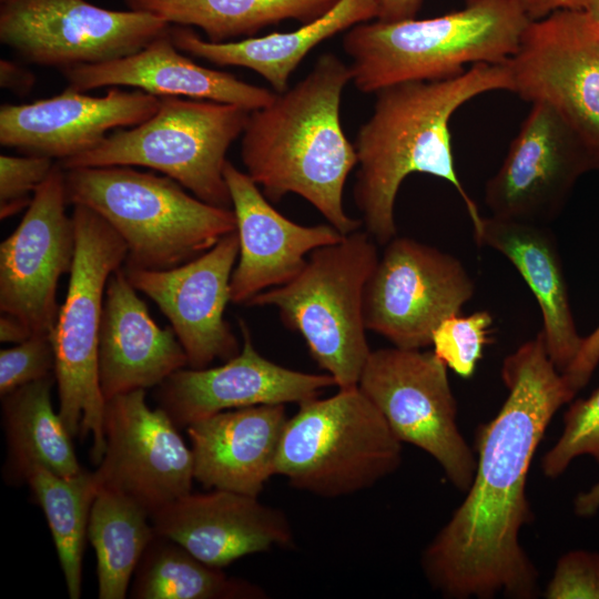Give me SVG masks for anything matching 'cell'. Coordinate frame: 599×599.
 Segmentation results:
<instances>
[{"label":"cell","mask_w":599,"mask_h":599,"mask_svg":"<svg viewBox=\"0 0 599 599\" xmlns=\"http://www.w3.org/2000/svg\"><path fill=\"white\" fill-rule=\"evenodd\" d=\"M529 22L518 0H465L461 9L434 18L359 23L344 34L343 49L354 85L376 93L400 82L454 78L467 64L504 63Z\"/></svg>","instance_id":"cell-4"},{"label":"cell","mask_w":599,"mask_h":599,"mask_svg":"<svg viewBox=\"0 0 599 599\" xmlns=\"http://www.w3.org/2000/svg\"><path fill=\"white\" fill-rule=\"evenodd\" d=\"M501 378L508 395L477 428L467 495L422 555L426 579L447 598L532 599L538 590V570L519 539L532 517L527 475L554 415L576 394L550 359L541 331L504 359Z\"/></svg>","instance_id":"cell-1"},{"label":"cell","mask_w":599,"mask_h":599,"mask_svg":"<svg viewBox=\"0 0 599 599\" xmlns=\"http://www.w3.org/2000/svg\"><path fill=\"white\" fill-rule=\"evenodd\" d=\"M54 383L52 374L1 397L7 441L3 473L12 483H26L33 466L62 477L82 470L72 445L73 437L52 405Z\"/></svg>","instance_id":"cell-27"},{"label":"cell","mask_w":599,"mask_h":599,"mask_svg":"<svg viewBox=\"0 0 599 599\" xmlns=\"http://www.w3.org/2000/svg\"><path fill=\"white\" fill-rule=\"evenodd\" d=\"M506 64L510 92L557 111L599 170V20L587 10H559L530 21Z\"/></svg>","instance_id":"cell-11"},{"label":"cell","mask_w":599,"mask_h":599,"mask_svg":"<svg viewBox=\"0 0 599 599\" xmlns=\"http://www.w3.org/2000/svg\"><path fill=\"white\" fill-rule=\"evenodd\" d=\"M385 246L365 288V326L395 347L422 349L470 301L474 280L457 257L412 237Z\"/></svg>","instance_id":"cell-13"},{"label":"cell","mask_w":599,"mask_h":599,"mask_svg":"<svg viewBox=\"0 0 599 599\" xmlns=\"http://www.w3.org/2000/svg\"><path fill=\"white\" fill-rule=\"evenodd\" d=\"M55 163L41 155L0 156V219L28 209L38 186L47 179Z\"/></svg>","instance_id":"cell-35"},{"label":"cell","mask_w":599,"mask_h":599,"mask_svg":"<svg viewBox=\"0 0 599 599\" xmlns=\"http://www.w3.org/2000/svg\"><path fill=\"white\" fill-rule=\"evenodd\" d=\"M151 521L156 535L221 569L244 556L293 542L291 524L282 510L229 490L189 493L154 512Z\"/></svg>","instance_id":"cell-21"},{"label":"cell","mask_w":599,"mask_h":599,"mask_svg":"<svg viewBox=\"0 0 599 599\" xmlns=\"http://www.w3.org/2000/svg\"><path fill=\"white\" fill-rule=\"evenodd\" d=\"M374 241L368 232L357 230L316 248L294 278L246 303L275 307L283 324L303 337L313 359L338 388L357 386L372 352L364 294L379 260Z\"/></svg>","instance_id":"cell-6"},{"label":"cell","mask_w":599,"mask_h":599,"mask_svg":"<svg viewBox=\"0 0 599 599\" xmlns=\"http://www.w3.org/2000/svg\"><path fill=\"white\" fill-rule=\"evenodd\" d=\"M376 18L375 0H341L324 16L288 32L226 42L204 40L191 27L184 26L171 27L170 33L180 51L216 65L250 69L264 78L275 93H282L290 88L293 72L315 47Z\"/></svg>","instance_id":"cell-26"},{"label":"cell","mask_w":599,"mask_h":599,"mask_svg":"<svg viewBox=\"0 0 599 599\" xmlns=\"http://www.w3.org/2000/svg\"><path fill=\"white\" fill-rule=\"evenodd\" d=\"M502 254L519 272L539 305L548 355L562 373L576 358L583 337L573 319L557 240L544 224L483 216L475 237Z\"/></svg>","instance_id":"cell-25"},{"label":"cell","mask_w":599,"mask_h":599,"mask_svg":"<svg viewBox=\"0 0 599 599\" xmlns=\"http://www.w3.org/2000/svg\"><path fill=\"white\" fill-rule=\"evenodd\" d=\"M349 81V65L334 53L322 54L305 78L250 112L241 142L246 173L268 201L297 194L343 235L363 224L343 204L346 180L358 163L339 118Z\"/></svg>","instance_id":"cell-3"},{"label":"cell","mask_w":599,"mask_h":599,"mask_svg":"<svg viewBox=\"0 0 599 599\" xmlns=\"http://www.w3.org/2000/svg\"><path fill=\"white\" fill-rule=\"evenodd\" d=\"M250 110L210 100L161 97L144 122L109 133L94 148L59 161L64 170L145 166L209 204L232 209L224 179L226 153L243 133Z\"/></svg>","instance_id":"cell-9"},{"label":"cell","mask_w":599,"mask_h":599,"mask_svg":"<svg viewBox=\"0 0 599 599\" xmlns=\"http://www.w3.org/2000/svg\"><path fill=\"white\" fill-rule=\"evenodd\" d=\"M123 266L105 287L99 334V383L106 400L159 386L187 365L172 328L160 327L139 297Z\"/></svg>","instance_id":"cell-22"},{"label":"cell","mask_w":599,"mask_h":599,"mask_svg":"<svg viewBox=\"0 0 599 599\" xmlns=\"http://www.w3.org/2000/svg\"><path fill=\"white\" fill-rule=\"evenodd\" d=\"M135 599H264L267 593L247 580L230 577L172 539L155 535L134 572Z\"/></svg>","instance_id":"cell-30"},{"label":"cell","mask_w":599,"mask_h":599,"mask_svg":"<svg viewBox=\"0 0 599 599\" xmlns=\"http://www.w3.org/2000/svg\"><path fill=\"white\" fill-rule=\"evenodd\" d=\"M155 531L149 512L123 493L100 488L92 504L88 538L97 557L100 599H124Z\"/></svg>","instance_id":"cell-29"},{"label":"cell","mask_w":599,"mask_h":599,"mask_svg":"<svg viewBox=\"0 0 599 599\" xmlns=\"http://www.w3.org/2000/svg\"><path fill=\"white\" fill-rule=\"evenodd\" d=\"M590 170H597L591 155L560 114L546 103H531L485 185V204L493 216L547 225Z\"/></svg>","instance_id":"cell-16"},{"label":"cell","mask_w":599,"mask_h":599,"mask_svg":"<svg viewBox=\"0 0 599 599\" xmlns=\"http://www.w3.org/2000/svg\"><path fill=\"white\" fill-rule=\"evenodd\" d=\"M573 511L582 518L592 517L599 511V481L576 495Z\"/></svg>","instance_id":"cell-41"},{"label":"cell","mask_w":599,"mask_h":599,"mask_svg":"<svg viewBox=\"0 0 599 599\" xmlns=\"http://www.w3.org/2000/svg\"><path fill=\"white\" fill-rule=\"evenodd\" d=\"M530 21L559 10H588L596 0H518Z\"/></svg>","instance_id":"cell-38"},{"label":"cell","mask_w":599,"mask_h":599,"mask_svg":"<svg viewBox=\"0 0 599 599\" xmlns=\"http://www.w3.org/2000/svg\"><path fill=\"white\" fill-rule=\"evenodd\" d=\"M240 242L231 277V302L245 304L255 295L294 278L314 250L336 243L343 234L331 224H297L273 207L256 183L230 161L224 167Z\"/></svg>","instance_id":"cell-20"},{"label":"cell","mask_w":599,"mask_h":599,"mask_svg":"<svg viewBox=\"0 0 599 599\" xmlns=\"http://www.w3.org/2000/svg\"><path fill=\"white\" fill-rule=\"evenodd\" d=\"M511 91L504 63H478L454 78L409 81L378 90L369 119L359 128L355 149L358 171L354 200L366 232L386 245L396 236L395 201L412 173L445 180L455 187L470 217L475 237L483 216L457 174L449 121L471 99Z\"/></svg>","instance_id":"cell-2"},{"label":"cell","mask_w":599,"mask_h":599,"mask_svg":"<svg viewBox=\"0 0 599 599\" xmlns=\"http://www.w3.org/2000/svg\"><path fill=\"white\" fill-rule=\"evenodd\" d=\"M544 597L599 599V554L585 549L564 554L556 564Z\"/></svg>","instance_id":"cell-36"},{"label":"cell","mask_w":599,"mask_h":599,"mask_svg":"<svg viewBox=\"0 0 599 599\" xmlns=\"http://www.w3.org/2000/svg\"><path fill=\"white\" fill-rule=\"evenodd\" d=\"M599 364V326L583 337L580 351L573 362L561 373L567 385L577 394L587 385Z\"/></svg>","instance_id":"cell-37"},{"label":"cell","mask_w":599,"mask_h":599,"mask_svg":"<svg viewBox=\"0 0 599 599\" xmlns=\"http://www.w3.org/2000/svg\"><path fill=\"white\" fill-rule=\"evenodd\" d=\"M33 73L7 59L0 61V84L18 94H27L34 85Z\"/></svg>","instance_id":"cell-39"},{"label":"cell","mask_w":599,"mask_h":599,"mask_svg":"<svg viewBox=\"0 0 599 599\" xmlns=\"http://www.w3.org/2000/svg\"><path fill=\"white\" fill-rule=\"evenodd\" d=\"M75 252L65 300L52 342L59 415L72 437L92 436L90 456L98 465L105 450V399L99 383V334L105 287L125 262L120 235L97 212L73 205Z\"/></svg>","instance_id":"cell-7"},{"label":"cell","mask_w":599,"mask_h":599,"mask_svg":"<svg viewBox=\"0 0 599 599\" xmlns=\"http://www.w3.org/2000/svg\"><path fill=\"white\" fill-rule=\"evenodd\" d=\"M298 405L275 463V475L296 489L337 498L370 488L399 467L402 443L358 386Z\"/></svg>","instance_id":"cell-8"},{"label":"cell","mask_w":599,"mask_h":599,"mask_svg":"<svg viewBox=\"0 0 599 599\" xmlns=\"http://www.w3.org/2000/svg\"><path fill=\"white\" fill-rule=\"evenodd\" d=\"M588 455L599 464V388L575 400L564 415V429L544 455L541 470L548 478L564 474L571 461Z\"/></svg>","instance_id":"cell-32"},{"label":"cell","mask_w":599,"mask_h":599,"mask_svg":"<svg viewBox=\"0 0 599 599\" xmlns=\"http://www.w3.org/2000/svg\"><path fill=\"white\" fill-rule=\"evenodd\" d=\"M242 347L216 367L181 368L159 385L156 399L176 427L214 414L257 405L301 404L336 386L325 374L283 367L262 356L253 345L246 323L240 321Z\"/></svg>","instance_id":"cell-18"},{"label":"cell","mask_w":599,"mask_h":599,"mask_svg":"<svg viewBox=\"0 0 599 599\" xmlns=\"http://www.w3.org/2000/svg\"><path fill=\"white\" fill-rule=\"evenodd\" d=\"M65 171L55 163L17 229L0 244V312L33 334H52L61 276L71 272L75 234Z\"/></svg>","instance_id":"cell-14"},{"label":"cell","mask_w":599,"mask_h":599,"mask_svg":"<svg viewBox=\"0 0 599 599\" xmlns=\"http://www.w3.org/2000/svg\"><path fill=\"white\" fill-rule=\"evenodd\" d=\"M26 483L45 516L68 595L79 599L90 511L100 489L94 471L82 469L74 476L62 477L33 466Z\"/></svg>","instance_id":"cell-31"},{"label":"cell","mask_w":599,"mask_h":599,"mask_svg":"<svg viewBox=\"0 0 599 599\" xmlns=\"http://www.w3.org/2000/svg\"><path fill=\"white\" fill-rule=\"evenodd\" d=\"M357 386L402 444L430 455L458 490H468L477 459L458 429L447 366L434 352L372 351Z\"/></svg>","instance_id":"cell-10"},{"label":"cell","mask_w":599,"mask_h":599,"mask_svg":"<svg viewBox=\"0 0 599 599\" xmlns=\"http://www.w3.org/2000/svg\"><path fill=\"white\" fill-rule=\"evenodd\" d=\"M587 11H589L596 19L599 20V0H596L595 3Z\"/></svg>","instance_id":"cell-43"},{"label":"cell","mask_w":599,"mask_h":599,"mask_svg":"<svg viewBox=\"0 0 599 599\" xmlns=\"http://www.w3.org/2000/svg\"><path fill=\"white\" fill-rule=\"evenodd\" d=\"M171 28V26H170ZM170 28L140 51L61 71L68 88L85 92L102 87H134L155 97H187L236 104L250 111L267 105L274 91L210 69L180 53Z\"/></svg>","instance_id":"cell-23"},{"label":"cell","mask_w":599,"mask_h":599,"mask_svg":"<svg viewBox=\"0 0 599 599\" xmlns=\"http://www.w3.org/2000/svg\"><path fill=\"white\" fill-rule=\"evenodd\" d=\"M52 334H33L0 351V396L54 374Z\"/></svg>","instance_id":"cell-34"},{"label":"cell","mask_w":599,"mask_h":599,"mask_svg":"<svg viewBox=\"0 0 599 599\" xmlns=\"http://www.w3.org/2000/svg\"><path fill=\"white\" fill-rule=\"evenodd\" d=\"M288 417L285 406L257 405L224 410L186 427L194 479L206 489L257 497L275 475Z\"/></svg>","instance_id":"cell-24"},{"label":"cell","mask_w":599,"mask_h":599,"mask_svg":"<svg viewBox=\"0 0 599 599\" xmlns=\"http://www.w3.org/2000/svg\"><path fill=\"white\" fill-rule=\"evenodd\" d=\"M341 0H125L129 9L146 11L170 24L201 29L211 42L234 41L295 20L301 24L324 16Z\"/></svg>","instance_id":"cell-28"},{"label":"cell","mask_w":599,"mask_h":599,"mask_svg":"<svg viewBox=\"0 0 599 599\" xmlns=\"http://www.w3.org/2000/svg\"><path fill=\"white\" fill-rule=\"evenodd\" d=\"M491 325L493 316L487 311H478L468 316H450L434 331L433 352L447 368L469 378L481 358Z\"/></svg>","instance_id":"cell-33"},{"label":"cell","mask_w":599,"mask_h":599,"mask_svg":"<svg viewBox=\"0 0 599 599\" xmlns=\"http://www.w3.org/2000/svg\"><path fill=\"white\" fill-rule=\"evenodd\" d=\"M240 252L236 231L202 255L167 270L123 266L132 285L166 316L190 368L229 361L241 351L224 318L231 302V277Z\"/></svg>","instance_id":"cell-17"},{"label":"cell","mask_w":599,"mask_h":599,"mask_svg":"<svg viewBox=\"0 0 599 599\" xmlns=\"http://www.w3.org/2000/svg\"><path fill=\"white\" fill-rule=\"evenodd\" d=\"M64 171L68 202L93 210L112 226L126 245V268L182 265L236 231L232 209L187 194L169 176L124 165Z\"/></svg>","instance_id":"cell-5"},{"label":"cell","mask_w":599,"mask_h":599,"mask_svg":"<svg viewBox=\"0 0 599 599\" xmlns=\"http://www.w3.org/2000/svg\"><path fill=\"white\" fill-rule=\"evenodd\" d=\"M140 10L87 0H0V41L24 61L65 69L112 61L143 49L170 28Z\"/></svg>","instance_id":"cell-12"},{"label":"cell","mask_w":599,"mask_h":599,"mask_svg":"<svg viewBox=\"0 0 599 599\" xmlns=\"http://www.w3.org/2000/svg\"><path fill=\"white\" fill-rule=\"evenodd\" d=\"M160 98L138 90L112 88L92 97L67 88L49 99L0 108V143L32 155L60 161L99 144L112 129L150 119Z\"/></svg>","instance_id":"cell-19"},{"label":"cell","mask_w":599,"mask_h":599,"mask_svg":"<svg viewBox=\"0 0 599 599\" xmlns=\"http://www.w3.org/2000/svg\"><path fill=\"white\" fill-rule=\"evenodd\" d=\"M377 20L394 22L416 18L424 0H375Z\"/></svg>","instance_id":"cell-40"},{"label":"cell","mask_w":599,"mask_h":599,"mask_svg":"<svg viewBox=\"0 0 599 599\" xmlns=\"http://www.w3.org/2000/svg\"><path fill=\"white\" fill-rule=\"evenodd\" d=\"M105 450L94 475L99 488L123 493L150 517L191 493L193 455L161 407L151 408L145 389L105 402Z\"/></svg>","instance_id":"cell-15"},{"label":"cell","mask_w":599,"mask_h":599,"mask_svg":"<svg viewBox=\"0 0 599 599\" xmlns=\"http://www.w3.org/2000/svg\"><path fill=\"white\" fill-rule=\"evenodd\" d=\"M31 336V333L21 324L18 319L1 314L0 317V341L2 343H21L28 337Z\"/></svg>","instance_id":"cell-42"}]
</instances>
